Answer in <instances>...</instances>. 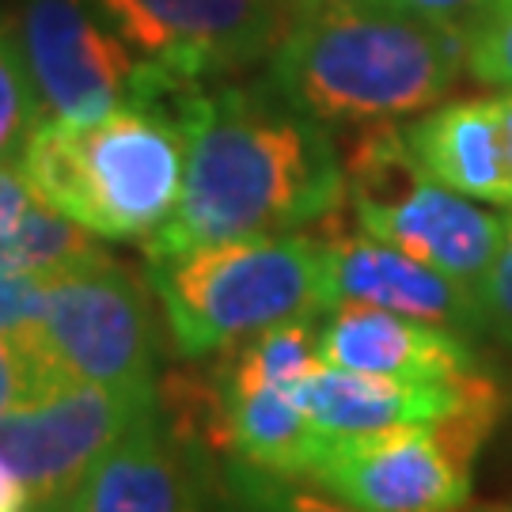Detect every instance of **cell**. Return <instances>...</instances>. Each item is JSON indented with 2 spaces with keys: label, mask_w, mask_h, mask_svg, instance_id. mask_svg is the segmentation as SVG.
Returning <instances> with one entry per match:
<instances>
[{
  "label": "cell",
  "mask_w": 512,
  "mask_h": 512,
  "mask_svg": "<svg viewBox=\"0 0 512 512\" xmlns=\"http://www.w3.org/2000/svg\"><path fill=\"white\" fill-rule=\"evenodd\" d=\"M186 133L179 209L145 243L148 258L202 243L304 232L342 213L346 164L327 122L262 84H186L171 95Z\"/></svg>",
  "instance_id": "6da1fadb"
},
{
  "label": "cell",
  "mask_w": 512,
  "mask_h": 512,
  "mask_svg": "<svg viewBox=\"0 0 512 512\" xmlns=\"http://www.w3.org/2000/svg\"><path fill=\"white\" fill-rule=\"evenodd\" d=\"M467 73V31L384 0L296 19L270 57V80L327 126H384L437 107Z\"/></svg>",
  "instance_id": "7a4b0ae2"
},
{
  "label": "cell",
  "mask_w": 512,
  "mask_h": 512,
  "mask_svg": "<svg viewBox=\"0 0 512 512\" xmlns=\"http://www.w3.org/2000/svg\"><path fill=\"white\" fill-rule=\"evenodd\" d=\"M171 95L92 122H38L19 152L23 175L42 202L99 239H152L186 183V133Z\"/></svg>",
  "instance_id": "3957f363"
},
{
  "label": "cell",
  "mask_w": 512,
  "mask_h": 512,
  "mask_svg": "<svg viewBox=\"0 0 512 512\" xmlns=\"http://www.w3.org/2000/svg\"><path fill=\"white\" fill-rule=\"evenodd\" d=\"M148 289L183 357H205L285 319L334 308L323 232L220 239L148 258Z\"/></svg>",
  "instance_id": "277c9868"
},
{
  "label": "cell",
  "mask_w": 512,
  "mask_h": 512,
  "mask_svg": "<svg viewBox=\"0 0 512 512\" xmlns=\"http://www.w3.org/2000/svg\"><path fill=\"white\" fill-rule=\"evenodd\" d=\"M342 164L349 209L361 232L463 285H482L505 247L512 217L482 209L475 198L437 183L418 164L406 129L395 122L368 126Z\"/></svg>",
  "instance_id": "5b68a950"
},
{
  "label": "cell",
  "mask_w": 512,
  "mask_h": 512,
  "mask_svg": "<svg viewBox=\"0 0 512 512\" xmlns=\"http://www.w3.org/2000/svg\"><path fill=\"white\" fill-rule=\"evenodd\" d=\"M501 414L505 403L475 406L433 425L327 440L308 478L357 512H463L475 494V459Z\"/></svg>",
  "instance_id": "8992f818"
},
{
  "label": "cell",
  "mask_w": 512,
  "mask_h": 512,
  "mask_svg": "<svg viewBox=\"0 0 512 512\" xmlns=\"http://www.w3.org/2000/svg\"><path fill=\"white\" fill-rule=\"evenodd\" d=\"M42 342L65 380L156 387V315L145 285L110 255L46 277Z\"/></svg>",
  "instance_id": "52a82bcc"
},
{
  "label": "cell",
  "mask_w": 512,
  "mask_h": 512,
  "mask_svg": "<svg viewBox=\"0 0 512 512\" xmlns=\"http://www.w3.org/2000/svg\"><path fill=\"white\" fill-rule=\"evenodd\" d=\"M156 403V387L65 380L0 418V463L38 505H69L99 459Z\"/></svg>",
  "instance_id": "ba28073f"
},
{
  "label": "cell",
  "mask_w": 512,
  "mask_h": 512,
  "mask_svg": "<svg viewBox=\"0 0 512 512\" xmlns=\"http://www.w3.org/2000/svg\"><path fill=\"white\" fill-rule=\"evenodd\" d=\"M129 50L183 84L270 61L304 16L296 0H95Z\"/></svg>",
  "instance_id": "9c48e42d"
},
{
  "label": "cell",
  "mask_w": 512,
  "mask_h": 512,
  "mask_svg": "<svg viewBox=\"0 0 512 512\" xmlns=\"http://www.w3.org/2000/svg\"><path fill=\"white\" fill-rule=\"evenodd\" d=\"M12 27L42 122H92L145 95L148 61L129 50L95 0H12Z\"/></svg>",
  "instance_id": "30bf717a"
},
{
  "label": "cell",
  "mask_w": 512,
  "mask_h": 512,
  "mask_svg": "<svg viewBox=\"0 0 512 512\" xmlns=\"http://www.w3.org/2000/svg\"><path fill=\"white\" fill-rule=\"evenodd\" d=\"M296 399L327 440L376 437L403 425H433L475 406L505 403L501 387L486 372L456 380H387L334 365L311 372L296 387Z\"/></svg>",
  "instance_id": "8fae6325"
},
{
  "label": "cell",
  "mask_w": 512,
  "mask_h": 512,
  "mask_svg": "<svg viewBox=\"0 0 512 512\" xmlns=\"http://www.w3.org/2000/svg\"><path fill=\"white\" fill-rule=\"evenodd\" d=\"M323 228L330 247L334 304H372L410 319L456 327L463 334L482 330V304L475 285L440 274L429 262L406 255L384 239H372L368 232H346L338 224V213L323 220Z\"/></svg>",
  "instance_id": "7c38bea8"
},
{
  "label": "cell",
  "mask_w": 512,
  "mask_h": 512,
  "mask_svg": "<svg viewBox=\"0 0 512 512\" xmlns=\"http://www.w3.org/2000/svg\"><path fill=\"white\" fill-rule=\"evenodd\" d=\"M323 361L387 380H456L482 372L467 334L372 304H334L319 319Z\"/></svg>",
  "instance_id": "4fadbf2b"
},
{
  "label": "cell",
  "mask_w": 512,
  "mask_h": 512,
  "mask_svg": "<svg viewBox=\"0 0 512 512\" xmlns=\"http://www.w3.org/2000/svg\"><path fill=\"white\" fill-rule=\"evenodd\" d=\"M406 141L437 183L512 209V88L429 110L406 126Z\"/></svg>",
  "instance_id": "5bb4252c"
},
{
  "label": "cell",
  "mask_w": 512,
  "mask_h": 512,
  "mask_svg": "<svg viewBox=\"0 0 512 512\" xmlns=\"http://www.w3.org/2000/svg\"><path fill=\"white\" fill-rule=\"evenodd\" d=\"M76 512H202L194 444L167 425L160 403L99 459L76 494Z\"/></svg>",
  "instance_id": "9a60e30c"
},
{
  "label": "cell",
  "mask_w": 512,
  "mask_h": 512,
  "mask_svg": "<svg viewBox=\"0 0 512 512\" xmlns=\"http://www.w3.org/2000/svg\"><path fill=\"white\" fill-rule=\"evenodd\" d=\"M217 387L220 410H224V456L285 478H308L327 448V437L308 418L296 391L239 387L224 380H217Z\"/></svg>",
  "instance_id": "2e32d148"
},
{
  "label": "cell",
  "mask_w": 512,
  "mask_h": 512,
  "mask_svg": "<svg viewBox=\"0 0 512 512\" xmlns=\"http://www.w3.org/2000/svg\"><path fill=\"white\" fill-rule=\"evenodd\" d=\"M319 319L323 315L285 319L277 327L258 330L251 338L228 346L224 361L217 365V380L239 387H285V391H296L311 372H319L327 365L323 346H319Z\"/></svg>",
  "instance_id": "e0dca14e"
},
{
  "label": "cell",
  "mask_w": 512,
  "mask_h": 512,
  "mask_svg": "<svg viewBox=\"0 0 512 512\" xmlns=\"http://www.w3.org/2000/svg\"><path fill=\"white\" fill-rule=\"evenodd\" d=\"M38 122H42V103L35 80L23 61L12 19L0 16V164L19 160Z\"/></svg>",
  "instance_id": "ac0fdd59"
},
{
  "label": "cell",
  "mask_w": 512,
  "mask_h": 512,
  "mask_svg": "<svg viewBox=\"0 0 512 512\" xmlns=\"http://www.w3.org/2000/svg\"><path fill=\"white\" fill-rule=\"evenodd\" d=\"M228 497L236 512H357L346 501L296 490L285 475L251 467L243 459H228Z\"/></svg>",
  "instance_id": "d6986e66"
},
{
  "label": "cell",
  "mask_w": 512,
  "mask_h": 512,
  "mask_svg": "<svg viewBox=\"0 0 512 512\" xmlns=\"http://www.w3.org/2000/svg\"><path fill=\"white\" fill-rule=\"evenodd\" d=\"M54 384H65V376L42 342V330L27 338L0 330V418Z\"/></svg>",
  "instance_id": "ffe728a7"
},
{
  "label": "cell",
  "mask_w": 512,
  "mask_h": 512,
  "mask_svg": "<svg viewBox=\"0 0 512 512\" xmlns=\"http://www.w3.org/2000/svg\"><path fill=\"white\" fill-rule=\"evenodd\" d=\"M467 76L486 88H512V0H497L467 35Z\"/></svg>",
  "instance_id": "44dd1931"
},
{
  "label": "cell",
  "mask_w": 512,
  "mask_h": 512,
  "mask_svg": "<svg viewBox=\"0 0 512 512\" xmlns=\"http://www.w3.org/2000/svg\"><path fill=\"white\" fill-rule=\"evenodd\" d=\"M46 315V277L0 262V330L4 334H38Z\"/></svg>",
  "instance_id": "7402d4cb"
},
{
  "label": "cell",
  "mask_w": 512,
  "mask_h": 512,
  "mask_svg": "<svg viewBox=\"0 0 512 512\" xmlns=\"http://www.w3.org/2000/svg\"><path fill=\"white\" fill-rule=\"evenodd\" d=\"M478 304H482V330L512 349V220L505 247L497 251L490 274L478 285Z\"/></svg>",
  "instance_id": "603a6c76"
},
{
  "label": "cell",
  "mask_w": 512,
  "mask_h": 512,
  "mask_svg": "<svg viewBox=\"0 0 512 512\" xmlns=\"http://www.w3.org/2000/svg\"><path fill=\"white\" fill-rule=\"evenodd\" d=\"M38 205H42V198H38V190L31 186V179L23 175L19 160L0 164V243L12 236Z\"/></svg>",
  "instance_id": "cb8c5ba5"
},
{
  "label": "cell",
  "mask_w": 512,
  "mask_h": 512,
  "mask_svg": "<svg viewBox=\"0 0 512 512\" xmlns=\"http://www.w3.org/2000/svg\"><path fill=\"white\" fill-rule=\"evenodd\" d=\"M399 12H410V16H421L429 23H444V27H459L471 35L478 19L494 8L497 0H384Z\"/></svg>",
  "instance_id": "d4e9b609"
},
{
  "label": "cell",
  "mask_w": 512,
  "mask_h": 512,
  "mask_svg": "<svg viewBox=\"0 0 512 512\" xmlns=\"http://www.w3.org/2000/svg\"><path fill=\"white\" fill-rule=\"evenodd\" d=\"M35 501H31V490L19 482V475L12 467L0 463V512H31Z\"/></svg>",
  "instance_id": "484cf974"
},
{
  "label": "cell",
  "mask_w": 512,
  "mask_h": 512,
  "mask_svg": "<svg viewBox=\"0 0 512 512\" xmlns=\"http://www.w3.org/2000/svg\"><path fill=\"white\" fill-rule=\"evenodd\" d=\"M300 4V12L308 16V12H323V8H342V4H365V0H296Z\"/></svg>",
  "instance_id": "4316f807"
},
{
  "label": "cell",
  "mask_w": 512,
  "mask_h": 512,
  "mask_svg": "<svg viewBox=\"0 0 512 512\" xmlns=\"http://www.w3.org/2000/svg\"><path fill=\"white\" fill-rule=\"evenodd\" d=\"M463 512H512V501H478V505H467Z\"/></svg>",
  "instance_id": "83f0119b"
},
{
  "label": "cell",
  "mask_w": 512,
  "mask_h": 512,
  "mask_svg": "<svg viewBox=\"0 0 512 512\" xmlns=\"http://www.w3.org/2000/svg\"><path fill=\"white\" fill-rule=\"evenodd\" d=\"M31 512H76V501H69V505H38Z\"/></svg>",
  "instance_id": "f1b7e54d"
}]
</instances>
